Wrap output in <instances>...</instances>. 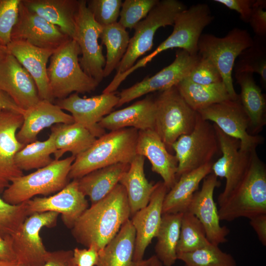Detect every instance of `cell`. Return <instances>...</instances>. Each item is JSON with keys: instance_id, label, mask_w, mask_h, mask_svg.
Masks as SVG:
<instances>
[{"instance_id": "8fae6325", "label": "cell", "mask_w": 266, "mask_h": 266, "mask_svg": "<svg viewBox=\"0 0 266 266\" xmlns=\"http://www.w3.org/2000/svg\"><path fill=\"white\" fill-rule=\"evenodd\" d=\"M59 215L51 211L33 213L10 235L18 264L24 266L44 265L49 251L44 246L39 233L44 227L55 226Z\"/></svg>"}, {"instance_id": "8d00e7d4", "label": "cell", "mask_w": 266, "mask_h": 266, "mask_svg": "<svg viewBox=\"0 0 266 266\" xmlns=\"http://www.w3.org/2000/svg\"><path fill=\"white\" fill-rule=\"evenodd\" d=\"M55 138L51 133L44 141L36 140L26 145L15 155V162L22 171L39 169L51 164V154L56 152Z\"/></svg>"}, {"instance_id": "d590c367", "label": "cell", "mask_w": 266, "mask_h": 266, "mask_svg": "<svg viewBox=\"0 0 266 266\" xmlns=\"http://www.w3.org/2000/svg\"><path fill=\"white\" fill-rule=\"evenodd\" d=\"M100 38L106 48L104 78L117 68L127 51L130 37L126 29L117 22L102 27Z\"/></svg>"}, {"instance_id": "836d02e7", "label": "cell", "mask_w": 266, "mask_h": 266, "mask_svg": "<svg viewBox=\"0 0 266 266\" xmlns=\"http://www.w3.org/2000/svg\"><path fill=\"white\" fill-rule=\"evenodd\" d=\"M175 86L186 102L197 112L212 104L232 99L223 82L201 85L186 78Z\"/></svg>"}, {"instance_id": "603a6c76", "label": "cell", "mask_w": 266, "mask_h": 266, "mask_svg": "<svg viewBox=\"0 0 266 266\" xmlns=\"http://www.w3.org/2000/svg\"><path fill=\"white\" fill-rule=\"evenodd\" d=\"M135 152L148 159L152 171L161 176L168 190L171 188L177 180L178 162L154 130L138 131Z\"/></svg>"}, {"instance_id": "ab89813d", "label": "cell", "mask_w": 266, "mask_h": 266, "mask_svg": "<svg viewBox=\"0 0 266 266\" xmlns=\"http://www.w3.org/2000/svg\"><path fill=\"white\" fill-rule=\"evenodd\" d=\"M235 72L258 73L263 86L266 85V37L255 36L253 44L238 57Z\"/></svg>"}, {"instance_id": "5b68a950", "label": "cell", "mask_w": 266, "mask_h": 266, "mask_svg": "<svg viewBox=\"0 0 266 266\" xmlns=\"http://www.w3.org/2000/svg\"><path fill=\"white\" fill-rule=\"evenodd\" d=\"M75 157L54 160L49 165L28 175L13 178L2 194L8 204L17 205L36 195L47 196L58 192L68 183V174Z\"/></svg>"}, {"instance_id": "7402d4cb", "label": "cell", "mask_w": 266, "mask_h": 266, "mask_svg": "<svg viewBox=\"0 0 266 266\" xmlns=\"http://www.w3.org/2000/svg\"><path fill=\"white\" fill-rule=\"evenodd\" d=\"M0 90L23 110L41 100L33 78L10 53L0 62Z\"/></svg>"}, {"instance_id": "2e32d148", "label": "cell", "mask_w": 266, "mask_h": 266, "mask_svg": "<svg viewBox=\"0 0 266 266\" xmlns=\"http://www.w3.org/2000/svg\"><path fill=\"white\" fill-rule=\"evenodd\" d=\"M11 38V40L24 41L37 47L56 51L70 37L58 27L28 9L21 0L18 19Z\"/></svg>"}, {"instance_id": "30bf717a", "label": "cell", "mask_w": 266, "mask_h": 266, "mask_svg": "<svg viewBox=\"0 0 266 266\" xmlns=\"http://www.w3.org/2000/svg\"><path fill=\"white\" fill-rule=\"evenodd\" d=\"M171 148L178 162L177 179L184 174L212 163L220 149L213 125L202 119L199 114L192 132L180 136Z\"/></svg>"}, {"instance_id": "f907efd6", "label": "cell", "mask_w": 266, "mask_h": 266, "mask_svg": "<svg viewBox=\"0 0 266 266\" xmlns=\"http://www.w3.org/2000/svg\"><path fill=\"white\" fill-rule=\"evenodd\" d=\"M250 225L256 232L259 240L266 245V214H261L250 219Z\"/></svg>"}, {"instance_id": "44dd1931", "label": "cell", "mask_w": 266, "mask_h": 266, "mask_svg": "<svg viewBox=\"0 0 266 266\" xmlns=\"http://www.w3.org/2000/svg\"><path fill=\"white\" fill-rule=\"evenodd\" d=\"M23 121L22 114L0 109V195L13 178L24 175L14 160L16 153L25 146L16 137Z\"/></svg>"}, {"instance_id": "681fc988", "label": "cell", "mask_w": 266, "mask_h": 266, "mask_svg": "<svg viewBox=\"0 0 266 266\" xmlns=\"http://www.w3.org/2000/svg\"><path fill=\"white\" fill-rule=\"evenodd\" d=\"M42 266H76L73 258V251H49L46 260Z\"/></svg>"}, {"instance_id": "8992f818", "label": "cell", "mask_w": 266, "mask_h": 266, "mask_svg": "<svg viewBox=\"0 0 266 266\" xmlns=\"http://www.w3.org/2000/svg\"><path fill=\"white\" fill-rule=\"evenodd\" d=\"M253 42L246 30L235 28L224 37L202 34L198 44V54L210 60L219 70L222 82L233 100L239 99L233 85V69L236 59Z\"/></svg>"}, {"instance_id": "484cf974", "label": "cell", "mask_w": 266, "mask_h": 266, "mask_svg": "<svg viewBox=\"0 0 266 266\" xmlns=\"http://www.w3.org/2000/svg\"><path fill=\"white\" fill-rule=\"evenodd\" d=\"M154 99L147 97L124 108L110 112L99 122L100 126L110 131L127 128L138 131L154 130Z\"/></svg>"}, {"instance_id": "7bdbcfd3", "label": "cell", "mask_w": 266, "mask_h": 266, "mask_svg": "<svg viewBox=\"0 0 266 266\" xmlns=\"http://www.w3.org/2000/svg\"><path fill=\"white\" fill-rule=\"evenodd\" d=\"M88 8L95 21L102 27L117 22L121 10V0H86Z\"/></svg>"}, {"instance_id": "d6986e66", "label": "cell", "mask_w": 266, "mask_h": 266, "mask_svg": "<svg viewBox=\"0 0 266 266\" xmlns=\"http://www.w3.org/2000/svg\"><path fill=\"white\" fill-rule=\"evenodd\" d=\"M213 173L203 180L201 189L193 195L187 211L194 215L202 225L208 241L219 245L228 241L227 236L230 230L220 223L218 209L214 200L215 188L220 183Z\"/></svg>"}, {"instance_id": "6f0895ef", "label": "cell", "mask_w": 266, "mask_h": 266, "mask_svg": "<svg viewBox=\"0 0 266 266\" xmlns=\"http://www.w3.org/2000/svg\"><path fill=\"white\" fill-rule=\"evenodd\" d=\"M17 266H24L21 265H20V264H17Z\"/></svg>"}, {"instance_id": "bcb514c9", "label": "cell", "mask_w": 266, "mask_h": 266, "mask_svg": "<svg viewBox=\"0 0 266 266\" xmlns=\"http://www.w3.org/2000/svg\"><path fill=\"white\" fill-rule=\"evenodd\" d=\"M266 1L255 0L248 23L256 36L266 37Z\"/></svg>"}, {"instance_id": "f5cc1de1", "label": "cell", "mask_w": 266, "mask_h": 266, "mask_svg": "<svg viewBox=\"0 0 266 266\" xmlns=\"http://www.w3.org/2000/svg\"><path fill=\"white\" fill-rule=\"evenodd\" d=\"M0 109H5L23 114L24 110L19 108L5 93L0 90Z\"/></svg>"}, {"instance_id": "4316f807", "label": "cell", "mask_w": 266, "mask_h": 266, "mask_svg": "<svg viewBox=\"0 0 266 266\" xmlns=\"http://www.w3.org/2000/svg\"><path fill=\"white\" fill-rule=\"evenodd\" d=\"M135 232L130 219L117 234L99 252L96 266H149L151 257L140 262L133 259Z\"/></svg>"}, {"instance_id": "7a4b0ae2", "label": "cell", "mask_w": 266, "mask_h": 266, "mask_svg": "<svg viewBox=\"0 0 266 266\" xmlns=\"http://www.w3.org/2000/svg\"><path fill=\"white\" fill-rule=\"evenodd\" d=\"M264 214H266V167L253 150L243 177L219 206L218 214L220 221L230 222Z\"/></svg>"}, {"instance_id": "ba28073f", "label": "cell", "mask_w": 266, "mask_h": 266, "mask_svg": "<svg viewBox=\"0 0 266 266\" xmlns=\"http://www.w3.org/2000/svg\"><path fill=\"white\" fill-rule=\"evenodd\" d=\"M187 6L177 0H159L147 16L134 27L127 51L116 68L115 75L123 73L150 51L157 31L161 27L173 26L177 16Z\"/></svg>"}, {"instance_id": "11a10c76", "label": "cell", "mask_w": 266, "mask_h": 266, "mask_svg": "<svg viewBox=\"0 0 266 266\" xmlns=\"http://www.w3.org/2000/svg\"><path fill=\"white\" fill-rule=\"evenodd\" d=\"M149 266H164L155 255L151 257V262Z\"/></svg>"}, {"instance_id": "277c9868", "label": "cell", "mask_w": 266, "mask_h": 266, "mask_svg": "<svg viewBox=\"0 0 266 266\" xmlns=\"http://www.w3.org/2000/svg\"><path fill=\"white\" fill-rule=\"evenodd\" d=\"M80 54L78 44L70 38L50 57L47 72L54 100L66 98L74 93H91L100 84L81 68L78 57Z\"/></svg>"}, {"instance_id": "7dc6e473", "label": "cell", "mask_w": 266, "mask_h": 266, "mask_svg": "<svg viewBox=\"0 0 266 266\" xmlns=\"http://www.w3.org/2000/svg\"><path fill=\"white\" fill-rule=\"evenodd\" d=\"M73 251V258L76 266H95L99 259V251L94 246L87 248H75Z\"/></svg>"}, {"instance_id": "ee69618b", "label": "cell", "mask_w": 266, "mask_h": 266, "mask_svg": "<svg viewBox=\"0 0 266 266\" xmlns=\"http://www.w3.org/2000/svg\"><path fill=\"white\" fill-rule=\"evenodd\" d=\"M21 0H0V45L7 46L16 23Z\"/></svg>"}, {"instance_id": "f6af8a7d", "label": "cell", "mask_w": 266, "mask_h": 266, "mask_svg": "<svg viewBox=\"0 0 266 266\" xmlns=\"http://www.w3.org/2000/svg\"><path fill=\"white\" fill-rule=\"evenodd\" d=\"M187 78L195 83L201 85L222 82L221 75L215 66L208 59L200 56Z\"/></svg>"}, {"instance_id": "c3c4849f", "label": "cell", "mask_w": 266, "mask_h": 266, "mask_svg": "<svg viewBox=\"0 0 266 266\" xmlns=\"http://www.w3.org/2000/svg\"><path fill=\"white\" fill-rule=\"evenodd\" d=\"M255 0H214L227 8L236 11L240 15V18L248 23L252 8Z\"/></svg>"}, {"instance_id": "816d5d0a", "label": "cell", "mask_w": 266, "mask_h": 266, "mask_svg": "<svg viewBox=\"0 0 266 266\" xmlns=\"http://www.w3.org/2000/svg\"><path fill=\"white\" fill-rule=\"evenodd\" d=\"M0 259L17 262L10 235H2L0 232Z\"/></svg>"}, {"instance_id": "e0dca14e", "label": "cell", "mask_w": 266, "mask_h": 266, "mask_svg": "<svg viewBox=\"0 0 266 266\" xmlns=\"http://www.w3.org/2000/svg\"><path fill=\"white\" fill-rule=\"evenodd\" d=\"M213 126L222 155L217 161L212 163V173L217 177L226 179L224 190L218 198L220 206L243 177L248 164L251 151L241 152L238 139L226 135L215 125L213 124Z\"/></svg>"}, {"instance_id": "60d3db41", "label": "cell", "mask_w": 266, "mask_h": 266, "mask_svg": "<svg viewBox=\"0 0 266 266\" xmlns=\"http://www.w3.org/2000/svg\"><path fill=\"white\" fill-rule=\"evenodd\" d=\"M158 1L159 0H125L122 2L118 22L126 29H134Z\"/></svg>"}, {"instance_id": "6da1fadb", "label": "cell", "mask_w": 266, "mask_h": 266, "mask_svg": "<svg viewBox=\"0 0 266 266\" xmlns=\"http://www.w3.org/2000/svg\"><path fill=\"white\" fill-rule=\"evenodd\" d=\"M131 216L126 191L118 183L104 198L91 204L71 228L76 241L99 251L117 234Z\"/></svg>"}, {"instance_id": "b9f144b4", "label": "cell", "mask_w": 266, "mask_h": 266, "mask_svg": "<svg viewBox=\"0 0 266 266\" xmlns=\"http://www.w3.org/2000/svg\"><path fill=\"white\" fill-rule=\"evenodd\" d=\"M28 216L26 201L12 205L0 197V232L2 235L15 233Z\"/></svg>"}, {"instance_id": "ffe728a7", "label": "cell", "mask_w": 266, "mask_h": 266, "mask_svg": "<svg viewBox=\"0 0 266 266\" xmlns=\"http://www.w3.org/2000/svg\"><path fill=\"white\" fill-rule=\"evenodd\" d=\"M168 191L163 181L155 184L148 204L133 215L131 221L135 232L133 259L140 262L148 246L156 237L162 221L163 204Z\"/></svg>"}, {"instance_id": "db71d44e", "label": "cell", "mask_w": 266, "mask_h": 266, "mask_svg": "<svg viewBox=\"0 0 266 266\" xmlns=\"http://www.w3.org/2000/svg\"><path fill=\"white\" fill-rule=\"evenodd\" d=\"M8 54L9 52L7 46L0 45V62L3 60Z\"/></svg>"}, {"instance_id": "7c38bea8", "label": "cell", "mask_w": 266, "mask_h": 266, "mask_svg": "<svg viewBox=\"0 0 266 266\" xmlns=\"http://www.w3.org/2000/svg\"><path fill=\"white\" fill-rule=\"evenodd\" d=\"M102 27L94 19L88 8L86 0H79L75 19L73 38L78 44L82 55L79 63L83 71L99 83L103 78L105 58L99 39Z\"/></svg>"}, {"instance_id": "f35d334b", "label": "cell", "mask_w": 266, "mask_h": 266, "mask_svg": "<svg viewBox=\"0 0 266 266\" xmlns=\"http://www.w3.org/2000/svg\"><path fill=\"white\" fill-rule=\"evenodd\" d=\"M210 244L199 220L188 211L183 213L177 254L192 251Z\"/></svg>"}, {"instance_id": "74e56055", "label": "cell", "mask_w": 266, "mask_h": 266, "mask_svg": "<svg viewBox=\"0 0 266 266\" xmlns=\"http://www.w3.org/2000/svg\"><path fill=\"white\" fill-rule=\"evenodd\" d=\"M184 266H236L233 256L212 243L195 250L177 254Z\"/></svg>"}, {"instance_id": "9f6ffc18", "label": "cell", "mask_w": 266, "mask_h": 266, "mask_svg": "<svg viewBox=\"0 0 266 266\" xmlns=\"http://www.w3.org/2000/svg\"><path fill=\"white\" fill-rule=\"evenodd\" d=\"M17 265L16 262L0 259V266H17Z\"/></svg>"}, {"instance_id": "9a60e30c", "label": "cell", "mask_w": 266, "mask_h": 266, "mask_svg": "<svg viewBox=\"0 0 266 266\" xmlns=\"http://www.w3.org/2000/svg\"><path fill=\"white\" fill-rule=\"evenodd\" d=\"M119 97L115 93L83 98L74 93L66 98L58 100L56 104L62 110L69 112L74 123L88 130L94 136L100 137L105 130L99 123L116 107Z\"/></svg>"}, {"instance_id": "f1b7e54d", "label": "cell", "mask_w": 266, "mask_h": 266, "mask_svg": "<svg viewBox=\"0 0 266 266\" xmlns=\"http://www.w3.org/2000/svg\"><path fill=\"white\" fill-rule=\"evenodd\" d=\"M212 163L204 165L179 177L165 197L163 214L187 211L194 194L198 190L200 183L212 172Z\"/></svg>"}, {"instance_id": "d4e9b609", "label": "cell", "mask_w": 266, "mask_h": 266, "mask_svg": "<svg viewBox=\"0 0 266 266\" xmlns=\"http://www.w3.org/2000/svg\"><path fill=\"white\" fill-rule=\"evenodd\" d=\"M23 121L16 133L18 140L26 145L36 140L43 129L57 124L74 123L72 116L64 111L58 105L48 100H41L24 111Z\"/></svg>"}, {"instance_id": "4fadbf2b", "label": "cell", "mask_w": 266, "mask_h": 266, "mask_svg": "<svg viewBox=\"0 0 266 266\" xmlns=\"http://www.w3.org/2000/svg\"><path fill=\"white\" fill-rule=\"evenodd\" d=\"M198 112L202 119L213 122L226 135L238 139L241 152L256 150L263 141L262 137L249 133V119L239 99L215 103Z\"/></svg>"}, {"instance_id": "5bb4252c", "label": "cell", "mask_w": 266, "mask_h": 266, "mask_svg": "<svg viewBox=\"0 0 266 266\" xmlns=\"http://www.w3.org/2000/svg\"><path fill=\"white\" fill-rule=\"evenodd\" d=\"M200 56L191 54L178 49L173 61L152 76L146 77L140 82L123 90L118 95L119 107L148 93L162 92L175 86L187 78L199 61Z\"/></svg>"}, {"instance_id": "83f0119b", "label": "cell", "mask_w": 266, "mask_h": 266, "mask_svg": "<svg viewBox=\"0 0 266 266\" xmlns=\"http://www.w3.org/2000/svg\"><path fill=\"white\" fill-rule=\"evenodd\" d=\"M30 10L58 27L71 38L75 33V19L79 0H22Z\"/></svg>"}, {"instance_id": "1f68e13d", "label": "cell", "mask_w": 266, "mask_h": 266, "mask_svg": "<svg viewBox=\"0 0 266 266\" xmlns=\"http://www.w3.org/2000/svg\"><path fill=\"white\" fill-rule=\"evenodd\" d=\"M144 162L143 156L136 155L119 181L126 191L131 216L148 204L155 188L146 178Z\"/></svg>"}, {"instance_id": "3957f363", "label": "cell", "mask_w": 266, "mask_h": 266, "mask_svg": "<svg viewBox=\"0 0 266 266\" xmlns=\"http://www.w3.org/2000/svg\"><path fill=\"white\" fill-rule=\"evenodd\" d=\"M138 130L127 128L110 131L97 138L75 157L68 179H78L95 170L117 163L130 164L136 155Z\"/></svg>"}, {"instance_id": "52a82bcc", "label": "cell", "mask_w": 266, "mask_h": 266, "mask_svg": "<svg viewBox=\"0 0 266 266\" xmlns=\"http://www.w3.org/2000/svg\"><path fill=\"white\" fill-rule=\"evenodd\" d=\"M160 92L154 99V130L168 149L180 136L192 132L199 113L188 105L176 86Z\"/></svg>"}, {"instance_id": "ac0fdd59", "label": "cell", "mask_w": 266, "mask_h": 266, "mask_svg": "<svg viewBox=\"0 0 266 266\" xmlns=\"http://www.w3.org/2000/svg\"><path fill=\"white\" fill-rule=\"evenodd\" d=\"M26 202L28 216L35 213L56 212L61 214L64 224L70 229L89 207L86 196L79 188L77 179H73L53 196L34 197Z\"/></svg>"}, {"instance_id": "e575fe53", "label": "cell", "mask_w": 266, "mask_h": 266, "mask_svg": "<svg viewBox=\"0 0 266 266\" xmlns=\"http://www.w3.org/2000/svg\"><path fill=\"white\" fill-rule=\"evenodd\" d=\"M183 213L164 214L156 236L155 246L156 257L164 266H172L177 260L178 242Z\"/></svg>"}, {"instance_id": "4dcf8cb0", "label": "cell", "mask_w": 266, "mask_h": 266, "mask_svg": "<svg viewBox=\"0 0 266 266\" xmlns=\"http://www.w3.org/2000/svg\"><path fill=\"white\" fill-rule=\"evenodd\" d=\"M130 164L117 163L90 172L78 179L80 190L88 197L91 204L107 196L119 183Z\"/></svg>"}, {"instance_id": "d6a6232c", "label": "cell", "mask_w": 266, "mask_h": 266, "mask_svg": "<svg viewBox=\"0 0 266 266\" xmlns=\"http://www.w3.org/2000/svg\"><path fill=\"white\" fill-rule=\"evenodd\" d=\"M51 131L55 138L56 150L54 155L56 160L67 152L76 157L88 149L97 139L86 128L75 123L55 124Z\"/></svg>"}, {"instance_id": "f546056e", "label": "cell", "mask_w": 266, "mask_h": 266, "mask_svg": "<svg viewBox=\"0 0 266 266\" xmlns=\"http://www.w3.org/2000/svg\"><path fill=\"white\" fill-rule=\"evenodd\" d=\"M235 78L240 87V101L249 119V133L256 135L266 124L265 96L256 83L253 73L235 72Z\"/></svg>"}, {"instance_id": "cb8c5ba5", "label": "cell", "mask_w": 266, "mask_h": 266, "mask_svg": "<svg viewBox=\"0 0 266 266\" xmlns=\"http://www.w3.org/2000/svg\"><path fill=\"white\" fill-rule=\"evenodd\" d=\"M13 55L33 78L41 100L53 102L47 72V64L55 51L40 48L26 41L11 40L7 46Z\"/></svg>"}, {"instance_id": "9c48e42d", "label": "cell", "mask_w": 266, "mask_h": 266, "mask_svg": "<svg viewBox=\"0 0 266 266\" xmlns=\"http://www.w3.org/2000/svg\"><path fill=\"white\" fill-rule=\"evenodd\" d=\"M209 6L198 3L181 12L176 17L173 31L152 53L138 60L136 69L144 67L160 53L170 49H183L198 54V44L202 32L214 20Z\"/></svg>"}]
</instances>
